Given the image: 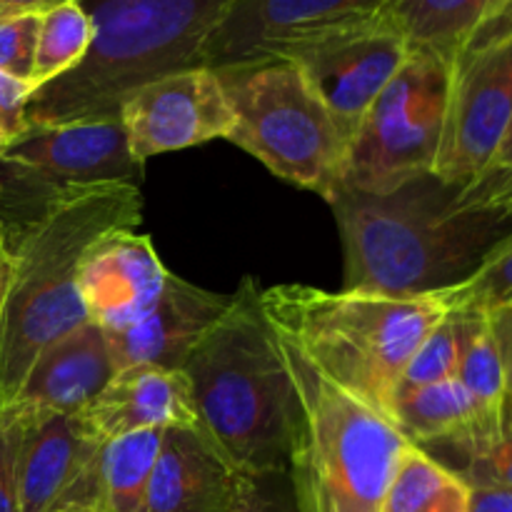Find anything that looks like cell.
Returning a JSON list of instances; mask_svg holds the SVG:
<instances>
[{
	"label": "cell",
	"instance_id": "484cf974",
	"mask_svg": "<svg viewBox=\"0 0 512 512\" xmlns=\"http://www.w3.org/2000/svg\"><path fill=\"white\" fill-rule=\"evenodd\" d=\"M448 313L493 315L512 308V230L463 283L433 293Z\"/></svg>",
	"mask_w": 512,
	"mask_h": 512
},
{
	"label": "cell",
	"instance_id": "8992f818",
	"mask_svg": "<svg viewBox=\"0 0 512 512\" xmlns=\"http://www.w3.org/2000/svg\"><path fill=\"white\" fill-rule=\"evenodd\" d=\"M280 340V338H278ZM298 420L288 468L298 512H380L410 440L283 343Z\"/></svg>",
	"mask_w": 512,
	"mask_h": 512
},
{
	"label": "cell",
	"instance_id": "ffe728a7",
	"mask_svg": "<svg viewBox=\"0 0 512 512\" xmlns=\"http://www.w3.org/2000/svg\"><path fill=\"white\" fill-rule=\"evenodd\" d=\"M488 0H383L373 15L408 53H428L455 65L483 20Z\"/></svg>",
	"mask_w": 512,
	"mask_h": 512
},
{
	"label": "cell",
	"instance_id": "cb8c5ba5",
	"mask_svg": "<svg viewBox=\"0 0 512 512\" xmlns=\"http://www.w3.org/2000/svg\"><path fill=\"white\" fill-rule=\"evenodd\" d=\"M478 313H448L423 340L405 368L398 385V398L425 385L443 383L458 378L460 358L470 338ZM395 398V400H398Z\"/></svg>",
	"mask_w": 512,
	"mask_h": 512
},
{
	"label": "cell",
	"instance_id": "4316f807",
	"mask_svg": "<svg viewBox=\"0 0 512 512\" xmlns=\"http://www.w3.org/2000/svg\"><path fill=\"white\" fill-rule=\"evenodd\" d=\"M443 465L470 488H512V395L505 398L498 433Z\"/></svg>",
	"mask_w": 512,
	"mask_h": 512
},
{
	"label": "cell",
	"instance_id": "74e56055",
	"mask_svg": "<svg viewBox=\"0 0 512 512\" xmlns=\"http://www.w3.org/2000/svg\"><path fill=\"white\" fill-rule=\"evenodd\" d=\"M10 230L8 223H5L3 213H0V260H10Z\"/></svg>",
	"mask_w": 512,
	"mask_h": 512
},
{
	"label": "cell",
	"instance_id": "8d00e7d4",
	"mask_svg": "<svg viewBox=\"0 0 512 512\" xmlns=\"http://www.w3.org/2000/svg\"><path fill=\"white\" fill-rule=\"evenodd\" d=\"M490 170H505V173H512V118L508 125V133H505L503 143H500L498 155H495Z\"/></svg>",
	"mask_w": 512,
	"mask_h": 512
},
{
	"label": "cell",
	"instance_id": "7402d4cb",
	"mask_svg": "<svg viewBox=\"0 0 512 512\" xmlns=\"http://www.w3.org/2000/svg\"><path fill=\"white\" fill-rule=\"evenodd\" d=\"M380 512H470V488L453 470L410 445Z\"/></svg>",
	"mask_w": 512,
	"mask_h": 512
},
{
	"label": "cell",
	"instance_id": "f1b7e54d",
	"mask_svg": "<svg viewBox=\"0 0 512 512\" xmlns=\"http://www.w3.org/2000/svg\"><path fill=\"white\" fill-rule=\"evenodd\" d=\"M25 418L20 410L0 408V512H20L18 453Z\"/></svg>",
	"mask_w": 512,
	"mask_h": 512
},
{
	"label": "cell",
	"instance_id": "8fae6325",
	"mask_svg": "<svg viewBox=\"0 0 512 512\" xmlns=\"http://www.w3.org/2000/svg\"><path fill=\"white\" fill-rule=\"evenodd\" d=\"M512 118V40L455 60L435 170L445 183L488 173Z\"/></svg>",
	"mask_w": 512,
	"mask_h": 512
},
{
	"label": "cell",
	"instance_id": "d4e9b609",
	"mask_svg": "<svg viewBox=\"0 0 512 512\" xmlns=\"http://www.w3.org/2000/svg\"><path fill=\"white\" fill-rule=\"evenodd\" d=\"M458 380L490 418L503 415L505 398H508V375H505L503 350H500L498 335L488 315H478L470 330L463 358H460Z\"/></svg>",
	"mask_w": 512,
	"mask_h": 512
},
{
	"label": "cell",
	"instance_id": "6da1fadb",
	"mask_svg": "<svg viewBox=\"0 0 512 512\" xmlns=\"http://www.w3.org/2000/svg\"><path fill=\"white\" fill-rule=\"evenodd\" d=\"M330 208L343 243V290L418 298L463 283L512 230V198L488 175H420L383 195L343 188Z\"/></svg>",
	"mask_w": 512,
	"mask_h": 512
},
{
	"label": "cell",
	"instance_id": "b9f144b4",
	"mask_svg": "<svg viewBox=\"0 0 512 512\" xmlns=\"http://www.w3.org/2000/svg\"><path fill=\"white\" fill-rule=\"evenodd\" d=\"M10 13H20V10H13V8H5V5H0V18H5V15Z\"/></svg>",
	"mask_w": 512,
	"mask_h": 512
},
{
	"label": "cell",
	"instance_id": "60d3db41",
	"mask_svg": "<svg viewBox=\"0 0 512 512\" xmlns=\"http://www.w3.org/2000/svg\"><path fill=\"white\" fill-rule=\"evenodd\" d=\"M493 173H495V178L500 180V185H503V188L512 195V173H505V170H493Z\"/></svg>",
	"mask_w": 512,
	"mask_h": 512
},
{
	"label": "cell",
	"instance_id": "603a6c76",
	"mask_svg": "<svg viewBox=\"0 0 512 512\" xmlns=\"http://www.w3.org/2000/svg\"><path fill=\"white\" fill-rule=\"evenodd\" d=\"M90 43H93V23L78 0L60 3L40 13L33 88H43L78 68L88 55Z\"/></svg>",
	"mask_w": 512,
	"mask_h": 512
},
{
	"label": "cell",
	"instance_id": "f546056e",
	"mask_svg": "<svg viewBox=\"0 0 512 512\" xmlns=\"http://www.w3.org/2000/svg\"><path fill=\"white\" fill-rule=\"evenodd\" d=\"M508 40H512V0H488L483 20L475 28V33L470 35L468 45L458 55V60L478 55L483 50L495 48V45L508 43Z\"/></svg>",
	"mask_w": 512,
	"mask_h": 512
},
{
	"label": "cell",
	"instance_id": "9c48e42d",
	"mask_svg": "<svg viewBox=\"0 0 512 512\" xmlns=\"http://www.w3.org/2000/svg\"><path fill=\"white\" fill-rule=\"evenodd\" d=\"M123 120L28 125L0 155V213L8 230L65 190L103 183H143Z\"/></svg>",
	"mask_w": 512,
	"mask_h": 512
},
{
	"label": "cell",
	"instance_id": "ab89813d",
	"mask_svg": "<svg viewBox=\"0 0 512 512\" xmlns=\"http://www.w3.org/2000/svg\"><path fill=\"white\" fill-rule=\"evenodd\" d=\"M15 138H18V135H15L13 130H8L3 123H0V155H3L5 150L10 148V145H13Z\"/></svg>",
	"mask_w": 512,
	"mask_h": 512
},
{
	"label": "cell",
	"instance_id": "30bf717a",
	"mask_svg": "<svg viewBox=\"0 0 512 512\" xmlns=\"http://www.w3.org/2000/svg\"><path fill=\"white\" fill-rule=\"evenodd\" d=\"M408 48L375 18L318 35L290 50L283 60L300 68L328 113L333 115L345 143L358 130L370 105L393 80Z\"/></svg>",
	"mask_w": 512,
	"mask_h": 512
},
{
	"label": "cell",
	"instance_id": "ba28073f",
	"mask_svg": "<svg viewBox=\"0 0 512 512\" xmlns=\"http://www.w3.org/2000/svg\"><path fill=\"white\" fill-rule=\"evenodd\" d=\"M453 63L408 53L350 138L343 185L383 195L435 170L443 143Z\"/></svg>",
	"mask_w": 512,
	"mask_h": 512
},
{
	"label": "cell",
	"instance_id": "d6986e66",
	"mask_svg": "<svg viewBox=\"0 0 512 512\" xmlns=\"http://www.w3.org/2000/svg\"><path fill=\"white\" fill-rule=\"evenodd\" d=\"M80 418L103 443L140 430L198 425L183 370H165L155 365L118 370Z\"/></svg>",
	"mask_w": 512,
	"mask_h": 512
},
{
	"label": "cell",
	"instance_id": "52a82bcc",
	"mask_svg": "<svg viewBox=\"0 0 512 512\" xmlns=\"http://www.w3.org/2000/svg\"><path fill=\"white\" fill-rule=\"evenodd\" d=\"M233 110L230 143L270 173L330 203L343 188L348 143L333 115L290 60L215 70Z\"/></svg>",
	"mask_w": 512,
	"mask_h": 512
},
{
	"label": "cell",
	"instance_id": "f35d334b",
	"mask_svg": "<svg viewBox=\"0 0 512 512\" xmlns=\"http://www.w3.org/2000/svg\"><path fill=\"white\" fill-rule=\"evenodd\" d=\"M10 283V260H0V305L5 300V290Z\"/></svg>",
	"mask_w": 512,
	"mask_h": 512
},
{
	"label": "cell",
	"instance_id": "d590c367",
	"mask_svg": "<svg viewBox=\"0 0 512 512\" xmlns=\"http://www.w3.org/2000/svg\"><path fill=\"white\" fill-rule=\"evenodd\" d=\"M60 3H70V0H0V5H5V8L28 10V13H45Z\"/></svg>",
	"mask_w": 512,
	"mask_h": 512
},
{
	"label": "cell",
	"instance_id": "4dcf8cb0",
	"mask_svg": "<svg viewBox=\"0 0 512 512\" xmlns=\"http://www.w3.org/2000/svg\"><path fill=\"white\" fill-rule=\"evenodd\" d=\"M35 93L28 80H18L13 75L0 73V123L15 135L25 133V108H28L30 95Z\"/></svg>",
	"mask_w": 512,
	"mask_h": 512
},
{
	"label": "cell",
	"instance_id": "e0dca14e",
	"mask_svg": "<svg viewBox=\"0 0 512 512\" xmlns=\"http://www.w3.org/2000/svg\"><path fill=\"white\" fill-rule=\"evenodd\" d=\"M20 413L25 418L18 453L20 512H48L93 470L103 440L80 415Z\"/></svg>",
	"mask_w": 512,
	"mask_h": 512
},
{
	"label": "cell",
	"instance_id": "277c9868",
	"mask_svg": "<svg viewBox=\"0 0 512 512\" xmlns=\"http://www.w3.org/2000/svg\"><path fill=\"white\" fill-rule=\"evenodd\" d=\"M260 308L275 335L328 383L390 420L410 358L448 315L435 295L333 293L300 283L260 290Z\"/></svg>",
	"mask_w": 512,
	"mask_h": 512
},
{
	"label": "cell",
	"instance_id": "4fadbf2b",
	"mask_svg": "<svg viewBox=\"0 0 512 512\" xmlns=\"http://www.w3.org/2000/svg\"><path fill=\"white\" fill-rule=\"evenodd\" d=\"M383 0H235L208 40L203 65L213 70L283 60L298 45L360 23Z\"/></svg>",
	"mask_w": 512,
	"mask_h": 512
},
{
	"label": "cell",
	"instance_id": "d6a6232c",
	"mask_svg": "<svg viewBox=\"0 0 512 512\" xmlns=\"http://www.w3.org/2000/svg\"><path fill=\"white\" fill-rule=\"evenodd\" d=\"M48 512H100L98 490H95V465L85 478L78 480L68 495L58 500Z\"/></svg>",
	"mask_w": 512,
	"mask_h": 512
},
{
	"label": "cell",
	"instance_id": "e575fe53",
	"mask_svg": "<svg viewBox=\"0 0 512 512\" xmlns=\"http://www.w3.org/2000/svg\"><path fill=\"white\" fill-rule=\"evenodd\" d=\"M493 323L495 335H498L500 350L505 360V375H508V395H512V308L500 310V313L488 315Z\"/></svg>",
	"mask_w": 512,
	"mask_h": 512
},
{
	"label": "cell",
	"instance_id": "7c38bea8",
	"mask_svg": "<svg viewBox=\"0 0 512 512\" xmlns=\"http://www.w3.org/2000/svg\"><path fill=\"white\" fill-rule=\"evenodd\" d=\"M130 153L145 165L155 155L228 140L233 110L213 68H188L135 88L120 105Z\"/></svg>",
	"mask_w": 512,
	"mask_h": 512
},
{
	"label": "cell",
	"instance_id": "44dd1931",
	"mask_svg": "<svg viewBox=\"0 0 512 512\" xmlns=\"http://www.w3.org/2000/svg\"><path fill=\"white\" fill-rule=\"evenodd\" d=\"M165 430H140L103 443L95 460L100 512H140Z\"/></svg>",
	"mask_w": 512,
	"mask_h": 512
},
{
	"label": "cell",
	"instance_id": "836d02e7",
	"mask_svg": "<svg viewBox=\"0 0 512 512\" xmlns=\"http://www.w3.org/2000/svg\"><path fill=\"white\" fill-rule=\"evenodd\" d=\"M470 512H512V488H470Z\"/></svg>",
	"mask_w": 512,
	"mask_h": 512
},
{
	"label": "cell",
	"instance_id": "9a60e30c",
	"mask_svg": "<svg viewBox=\"0 0 512 512\" xmlns=\"http://www.w3.org/2000/svg\"><path fill=\"white\" fill-rule=\"evenodd\" d=\"M245 478L200 425H175L165 430L140 512H230Z\"/></svg>",
	"mask_w": 512,
	"mask_h": 512
},
{
	"label": "cell",
	"instance_id": "3957f363",
	"mask_svg": "<svg viewBox=\"0 0 512 512\" xmlns=\"http://www.w3.org/2000/svg\"><path fill=\"white\" fill-rule=\"evenodd\" d=\"M260 285L243 278L223 318L183 363L198 425L250 478L288 468L298 420L283 345L260 308Z\"/></svg>",
	"mask_w": 512,
	"mask_h": 512
},
{
	"label": "cell",
	"instance_id": "5b68a950",
	"mask_svg": "<svg viewBox=\"0 0 512 512\" xmlns=\"http://www.w3.org/2000/svg\"><path fill=\"white\" fill-rule=\"evenodd\" d=\"M93 43L78 68L35 90L25 125L120 118L140 85L203 65L208 40L235 0H78Z\"/></svg>",
	"mask_w": 512,
	"mask_h": 512
},
{
	"label": "cell",
	"instance_id": "ac0fdd59",
	"mask_svg": "<svg viewBox=\"0 0 512 512\" xmlns=\"http://www.w3.org/2000/svg\"><path fill=\"white\" fill-rule=\"evenodd\" d=\"M115 373L108 335L88 320L38 355L8 405L28 413L80 415Z\"/></svg>",
	"mask_w": 512,
	"mask_h": 512
},
{
	"label": "cell",
	"instance_id": "2e32d148",
	"mask_svg": "<svg viewBox=\"0 0 512 512\" xmlns=\"http://www.w3.org/2000/svg\"><path fill=\"white\" fill-rule=\"evenodd\" d=\"M230 300L233 295L213 293L170 273L163 295L140 323L105 333L115 370L133 365L180 370L200 338L223 318Z\"/></svg>",
	"mask_w": 512,
	"mask_h": 512
},
{
	"label": "cell",
	"instance_id": "1f68e13d",
	"mask_svg": "<svg viewBox=\"0 0 512 512\" xmlns=\"http://www.w3.org/2000/svg\"><path fill=\"white\" fill-rule=\"evenodd\" d=\"M270 478H245L240 485L238 500H235L233 510L230 512H283L280 510L278 500L273 498V493L268 490Z\"/></svg>",
	"mask_w": 512,
	"mask_h": 512
},
{
	"label": "cell",
	"instance_id": "83f0119b",
	"mask_svg": "<svg viewBox=\"0 0 512 512\" xmlns=\"http://www.w3.org/2000/svg\"><path fill=\"white\" fill-rule=\"evenodd\" d=\"M40 13H10L0 18V73L28 80L33 85L35 45H38Z\"/></svg>",
	"mask_w": 512,
	"mask_h": 512
},
{
	"label": "cell",
	"instance_id": "7a4b0ae2",
	"mask_svg": "<svg viewBox=\"0 0 512 512\" xmlns=\"http://www.w3.org/2000/svg\"><path fill=\"white\" fill-rule=\"evenodd\" d=\"M143 220L140 185L65 190L10 228V283L0 305V408L48 345L88 323L80 270L90 250Z\"/></svg>",
	"mask_w": 512,
	"mask_h": 512
},
{
	"label": "cell",
	"instance_id": "5bb4252c",
	"mask_svg": "<svg viewBox=\"0 0 512 512\" xmlns=\"http://www.w3.org/2000/svg\"><path fill=\"white\" fill-rule=\"evenodd\" d=\"M170 270L153 240L123 230L95 245L80 270V300L90 323L120 333L145 318L163 295Z\"/></svg>",
	"mask_w": 512,
	"mask_h": 512
}]
</instances>
